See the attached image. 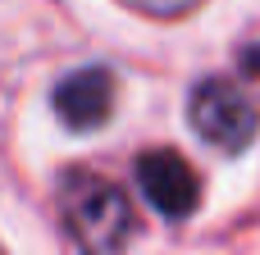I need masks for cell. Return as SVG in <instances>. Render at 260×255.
<instances>
[{
  "mask_svg": "<svg viewBox=\"0 0 260 255\" xmlns=\"http://www.w3.org/2000/svg\"><path fill=\"white\" fill-rule=\"evenodd\" d=\"M137 187L165 219H187L201 205V178L178 151H146L137 160Z\"/></svg>",
  "mask_w": 260,
  "mask_h": 255,
  "instance_id": "cell-3",
  "label": "cell"
},
{
  "mask_svg": "<svg viewBox=\"0 0 260 255\" xmlns=\"http://www.w3.org/2000/svg\"><path fill=\"white\" fill-rule=\"evenodd\" d=\"M114 91H119V82L110 68H101V64L78 68L55 87V114L73 132H96L114 110Z\"/></svg>",
  "mask_w": 260,
  "mask_h": 255,
  "instance_id": "cell-4",
  "label": "cell"
},
{
  "mask_svg": "<svg viewBox=\"0 0 260 255\" xmlns=\"http://www.w3.org/2000/svg\"><path fill=\"white\" fill-rule=\"evenodd\" d=\"M128 9H137V14H146V18H183V14H192L201 0H123Z\"/></svg>",
  "mask_w": 260,
  "mask_h": 255,
  "instance_id": "cell-5",
  "label": "cell"
},
{
  "mask_svg": "<svg viewBox=\"0 0 260 255\" xmlns=\"http://www.w3.org/2000/svg\"><path fill=\"white\" fill-rule=\"evenodd\" d=\"M59 214L78 255H123L137 233L128 196L96 173H69L59 183Z\"/></svg>",
  "mask_w": 260,
  "mask_h": 255,
  "instance_id": "cell-1",
  "label": "cell"
},
{
  "mask_svg": "<svg viewBox=\"0 0 260 255\" xmlns=\"http://www.w3.org/2000/svg\"><path fill=\"white\" fill-rule=\"evenodd\" d=\"M187 114H192V128L201 141L238 155L251 146V137L260 132V114L251 105V96L229 82V78H201L192 87V100H187Z\"/></svg>",
  "mask_w": 260,
  "mask_h": 255,
  "instance_id": "cell-2",
  "label": "cell"
}]
</instances>
